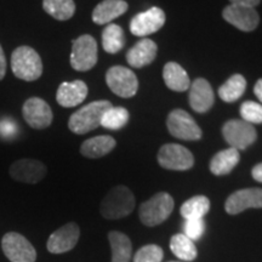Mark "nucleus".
<instances>
[{
	"mask_svg": "<svg viewBox=\"0 0 262 262\" xmlns=\"http://www.w3.org/2000/svg\"><path fill=\"white\" fill-rule=\"evenodd\" d=\"M113 107L107 100L94 101L74 112L68 120V129L77 135H85L101 125L103 114Z\"/></svg>",
	"mask_w": 262,
	"mask_h": 262,
	"instance_id": "1",
	"label": "nucleus"
},
{
	"mask_svg": "<svg viewBox=\"0 0 262 262\" xmlns=\"http://www.w3.org/2000/svg\"><path fill=\"white\" fill-rule=\"evenodd\" d=\"M11 70L18 79L35 81L42 74V62L40 55L28 45L16 48L11 54Z\"/></svg>",
	"mask_w": 262,
	"mask_h": 262,
	"instance_id": "2",
	"label": "nucleus"
},
{
	"mask_svg": "<svg viewBox=\"0 0 262 262\" xmlns=\"http://www.w3.org/2000/svg\"><path fill=\"white\" fill-rule=\"evenodd\" d=\"M135 203V196L126 186H116L104 195L101 202V215L107 220L123 219L133 212Z\"/></svg>",
	"mask_w": 262,
	"mask_h": 262,
	"instance_id": "3",
	"label": "nucleus"
},
{
	"mask_svg": "<svg viewBox=\"0 0 262 262\" xmlns=\"http://www.w3.org/2000/svg\"><path fill=\"white\" fill-rule=\"evenodd\" d=\"M173 205L175 203L169 193H157L140 206V220L148 227L158 226L168 220L173 210Z\"/></svg>",
	"mask_w": 262,
	"mask_h": 262,
	"instance_id": "4",
	"label": "nucleus"
},
{
	"mask_svg": "<svg viewBox=\"0 0 262 262\" xmlns=\"http://www.w3.org/2000/svg\"><path fill=\"white\" fill-rule=\"evenodd\" d=\"M98 60L97 41L93 35L83 34L72 41L71 66L78 72H88Z\"/></svg>",
	"mask_w": 262,
	"mask_h": 262,
	"instance_id": "5",
	"label": "nucleus"
},
{
	"mask_svg": "<svg viewBox=\"0 0 262 262\" xmlns=\"http://www.w3.org/2000/svg\"><path fill=\"white\" fill-rule=\"evenodd\" d=\"M222 136L229 147L244 150L256 141L257 133L253 124L241 119H231L222 126Z\"/></svg>",
	"mask_w": 262,
	"mask_h": 262,
	"instance_id": "6",
	"label": "nucleus"
},
{
	"mask_svg": "<svg viewBox=\"0 0 262 262\" xmlns=\"http://www.w3.org/2000/svg\"><path fill=\"white\" fill-rule=\"evenodd\" d=\"M106 83L113 94L123 98L135 96L139 89L136 74L123 66H113L107 71Z\"/></svg>",
	"mask_w": 262,
	"mask_h": 262,
	"instance_id": "7",
	"label": "nucleus"
},
{
	"mask_svg": "<svg viewBox=\"0 0 262 262\" xmlns=\"http://www.w3.org/2000/svg\"><path fill=\"white\" fill-rule=\"evenodd\" d=\"M166 126L173 137L185 141H198L202 139V129L191 114L183 110H173L166 119Z\"/></svg>",
	"mask_w": 262,
	"mask_h": 262,
	"instance_id": "8",
	"label": "nucleus"
},
{
	"mask_svg": "<svg viewBox=\"0 0 262 262\" xmlns=\"http://www.w3.org/2000/svg\"><path fill=\"white\" fill-rule=\"evenodd\" d=\"M157 159L162 168L175 171H186L194 165V157L191 150L178 143H168L160 147Z\"/></svg>",
	"mask_w": 262,
	"mask_h": 262,
	"instance_id": "9",
	"label": "nucleus"
},
{
	"mask_svg": "<svg viewBox=\"0 0 262 262\" xmlns=\"http://www.w3.org/2000/svg\"><path fill=\"white\" fill-rule=\"evenodd\" d=\"M5 256L11 262H35L37 251L25 235L17 232H8L2 239Z\"/></svg>",
	"mask_w": 262,
	"mask_h": 262,
	"instance_id": "10",
	"label": "nucleus"
},
{
	"mask_svg": "<svg viewBox=\"0 0 262 262\" xmlns=\"http://www.w3.org/2000/svg\"><path fill=\"white\" fill-rule=\"evenodd\" d=\"M22 117L33 129L42 130L51 125L54 114L51 107L40 97H29L22 106Z\"/></svg>",
	"mask_w": 262,
	"mask_h": 262,
	"instance_id": "11",
	"label": "nucleus"
},
{
	"mask_svg": "<svg viewBox=\"0 0 262 262\" xmlns=\"http://www.w3.org/2000/svg\"><path fill=\"white\" fill-rule=\"evenodd\" d=\"M9 173L15 181L35 185L47 176L48 168L40 160L18 159L10 165Z\"/></svg>",
	"mask_w": 262,
	"mask_h": 262,
	"instance_id": "12",
	"label": "nucleus"
},
{
	"mask_svg": "<svg viewBox=\"0 0 262 262\" xmlns=\"http://www.w3.org/2000/svg\"><path fill=\"white\" fill-rule=\"evenodd\" d=\"M165 24V12L160 8L153 6L147 11L140 12L130 21V32L136 37H146L158 32Z\"/></svg>",
	"mask_w": 262,
	"mask_h": 262,
	"instance_id": "13",
	"label": "nucleus"
},
{
	"mask_svg": "<svg viewBox=\"0 0 262 262\" xmlns=\"http://www.w3.org/2000/svg\"><path fill=\"white\" fill-rule=\"evenodd\" d=\"M80 237V229L75 222H68L56 229L48 239L47 248L51 254H63L71 251Z\"/></svg>",
	"mask_w": 262,
	"mask_h": 262,
	"instance_id": "14",
	"label": "nucleus"
},
{
	"mask_svg": "<svg viewBox=\"0 0 262 262\" xmlns=\"http://www.w3.org/2000/svg\"><path fill=\"white\" fill-rule=\"evenodd\" d=\"M250 208H262V188H244L232 193L225 203L229 215H238Z\"/></svg>",
	"mask_w": 262,
	"mask_h": 262,
	"instance_id": "15",
	"label": "nucleus"
},
{
	"mask_svg": "<svg viewBox=\"0 0 262 262\" xmlns=\"http://www.w3.org/2000/svg\"><path fill=\"white\" fill-rule=\"evenodd\" d=\"M222 17L228 24L243 32H251L257 28L260 16L254 8L231 4L226 6L222 11Z\"/></svg>",
	"mask_w": 262,
	"mask_h": 262,
	"instance_id": "16",
	"label": "nucleus"
},
{
	"mask_svg": "<svg viewBox=\"0 0 262 262\" xmlns=\"http://www.w3.org/2000/svg\"><path fill=\"white\" fill-rule=\"evenodd\" d=\"M215 102L210 83L204 78H196L189 86V104L196 113H206Z\"/></svg>",
	"mask_w": 262,
	"mask_h": 262,
	"instance_id": "17",
	"label": "nucleus"
},
{
	"mask_svg": "<svg viewBox=\"0 0 262 262\" xmlns=\"http://www.w3.org/2000/svg\"><path fill=\"white\" fill-rule=\"evenodd\" d=\"M88 93H89V89L83 80L64 81L58 86L56 101L60 106L64 108L75 107L84 102Z\"/></svg>",
	"mask_w": 262,
	"mask_h": 262,
	"instance_id": "18",
	"label": "nucleus"
},
{
	"mask_svg": "<svg viewBox=\"0 0 262 262\" xmlns=\"http://www.w3.org/2000/svg\"><path fill=\"white\" fill-rule=\"evenodd\" d=\"M158 47L152 39L142 38L126 52V61L131 67L142 68L156 60Z\"/></svg>",
	"mask_w": 262,
	"mask_h": 262,
	"instance_id": "19",
	"label": "nucleus"
},
{
	"mask_svg": "<svg viewBox=\"0 0 262 262\" xmlns=\"http://www.w3.org/2000/svg\"><path fill=\"white\" fill-rule=\"evenodd\" d=\"M127 8L129 5L124 0H103L95 6L93 11L94 24L98 26L110 24L114 18L125 14Z\"/></svg>",
	"mask_w": 262,
	"mask_h": 262,
	"instance_id": "20",
	"label": "nucleus"
},
{
	"mask_svg": "<svg viewBox=\"0 0 262 262\" xmlns=\"http://www.w3.org/2000/svg\"><path fill=\"white\" fill-rule=\"evenodd\" d=\"M117 142L112 136L100 135L84 141L80 146L81 156L90 159L102 158L116 148Z\"/></svg>",
	"mask_w": 262,
	"mask_h": 262,
	"instance_id": "21",
	"label": "nucleus"
},
{
	"mask_svg": "<svg viewBox=\"0 0 262 262\" xmlns=\"http://www.w3.org/2000/svg\"><path fill=\"white\" fill-rule=\"evenodd\" d=\"M163 78L166 86L172 91L183 93L191 86V80H189L187 72L176 62H168L164 66Z\"/></svg>",
	"mask_w": 262,
	"mask_h": 262,
	"instance_id": "22",
	"label": "nucleus"
},
{
	"mask_svg": "<svg viewBox=\"0 0 262 262\" xmlns=\"http://www.w3.org/2000/svg\"><path fill=\"white\" fill-rule=\"evenodd\" d=\"M239 160H241V155L235 148L229 147L220 150L210 160V171L216 176L228 175L238 165Z\"/></svg>",
	"mask_w": 262,
	"mask_h": 262,
	"instance_id": "23",
	"label": "nucleus"
},
{
	"mask_svg": "<svg viewBox=\"0 0 262 262\" xmlns=\"http://www.w3.org/2000/svg\"><path fill=\"white\" fill-rule=\"evenodd\" d=\"M108 241L112 249V262H130L133 245L126 234L112 231L108 233Z\"/></svg>",
	"mask_w": 262,
	"mask_h": 262,
	"instance_id": "24",
	"label": "nucleus"
},
{
	"mask_svg": "<svg viewBox=\"0 0 262 262\" xmlns=\"http://www.w3.org/2000/svg\"><path fill=\"white\" fill-rule=\"evenodd\" d=\"M247 89V80L242 74H233L229 79L219 88V96L227 103L239 100Z\"/></svg>",
	"mask_w": 262,
	"mask_h": 262,
	"instance_id": "25",
	"label": "nucleus"
},
{
	"mask_svg": "<svg viewBox=\"0 0 262 262\" xmlns=\"http://www.w3.org/2000/svg\"><path fill=\"white\" fill-rule=\"evenodd\" d=\"M210 210V201L205 195H195L183 203L180 212L185 220L203 219Z\"/></svg>",
	"mask_w": 262,
	"mask_h": 262,
	"instance_id": "26",
	"label": "nucleus"
},
{
	"mask_svg": "<svg viewBox=\"0 0 262 262\" xmlns=\"http://www.w3.org/2000/svg\"><path fill=\"white\" fill-rule=\"evenodd\" d=\"M125 45L124 31L120 26L110 24L102 31V48L107 54H118Z\"/></svg>",
	"mask_w": 262,
	"mask_h": 262,
	"instance_id": "27",
	"label": "nucleus"
},
{
	"mask_svg": "<svg viewBox=\"0 0 262 262\" xmlns=\"http://www.w3.org/2000/svg\"><path fill=\"white\" fill-rule=\"evenodd\" d=\"M170 249L176 257L182 261H193L198 256L194 242L183 233L172 235L170 239Z\"/></svg>",
	"mask_w": 262,
	"mask_h": 262,
	"instance_id": "28",
	"label": "nucleus"
},
{
	"mask_svg": "<svg viewBox=\"0 0 262 262\" xmlns=\"http://www.w3.org/2000/svg\"><path fill=\"white\" fill-rule=\"evenodd\" d=\"M42 9L55 19L67 21L73 17L75 4L73 0H42Z\"/></svg>",
	"mask_w": 262,
	"mask_h": 262,
	"instance_id": "29",
	"label": "nucleus"
},
{
	"mask_svg": "<svg viewBox=\"0 0 262 262\" xmlns=\"http://www.w3.org/2000/svg\"><path fill=\"white\" fill-rule=\"evenodd\" d=\"M130 114L124 107H111L103 114L101 120V126L108 130H119L129 122Z\"/></svg>",
	"mask_w": 262,
	"mask_h": 262,
	"instance_id": "30",
	"label": "nucleus"
},
{
	"mask_svg": "<svg viewBox=\"0 0 262 262\" xmlns=\"http://www.w3.org/2000/svg\"><path fill=\"white\" fill-rule=\"evenodd\" d=\"M242 120L249 124H262V104L245 101L241 106Z\"/></svg>",
	"mask_w": 262,
	"mask_h": 262,
	"instance_id": "31",
	"label": "nucleus"
},
{
	"mask_svg": "<svg viewBox=\"0 0 262 262\" xmlns=\"http://www.w3.org/2000/svg\"><path fill=\"white\" fill-rule=\"evenodd\" d=\"M164 257L163 249L156 244H148L136 251L134 262H160Z\"/></svg>",
	"mask_w": 262,
	"mask_h": 262,
	"instance_id": "32",
	"label": "nucleus"
},
{
	"mask_svg": "<svg viewBox=\"0 0 262 262\" xmlns=\"http://www.w3.org/2000/svg\"><path fill=\"white\" fill-rule=\"evenodd\" d=\"M205 231V221L203 219L196 220H186L183 224V234L188 237L191 241H198L202 238Z\"/></svg>",
	"mask_w": 262,
	"mask_h": 262,
	"instance_id": "33",
	"label": "nucleus"
},
{
	"mask_svg": "<svg viewBox=\"0 0 262 262\" xmlns=\"http://www.w3.org/2000/svg\"><path fill=\"white\" fill-rule=\"evenodd\" d=\"M6 70H8V61H6L5 52L3 50V47L0 45V81L5 78Z\"/></svg>",
	"mask_w": 262,
	"mask_h": 262,
	"instance_id": "34",
	"label": "nucleus"
},
{
	"mask_svg": "<svg viewBox=\"0 0 262 262\" xmlns=\"http://www.w3.org/2000/svg\"><path fill=\"white\" fill-rule=\"evenodd\" d=\"M231 4L234 5H241V6H247V8H254L257 6L261 3V0H229Z\"/></svg>",
	"mask_w": 262,
	"mask_h": 262,
	"instance_id": "35",
	"label": "nucleus"
},
{
	"mask_svg": "<svg viewBox=\"0 0 262 262\" xmlns=\"http://www.w3.org/2000/svg\"><path fill=\"white\" fill-rule=\"evenodd\" d=\"M251 175H253L255 181L262 183V163L254 166L253 170H251Z\"/></svg>",
	"mask_w": 262,
	"mask_h": 262,
	"instance_id": "36",
	"label": "nucleus"
},
{
	"mask_svg": "<svg viewBox=\"0 0 262 262\" xmlns=\"http://www.w3.org/2000/svg\"><path fill=\"white\" fill-rule=\"evenodd\" d=\"M254 93L258 98V101L262 103V79H258L256 81V84H255V88H254Z\"/></svg>",
	"mask_w": 262,
	"mask_h": 262,
	"instance_id": "37",
	"label": "nucleus"
},
{
	"mask_svg": "<svg viewBox=\"0 0 262 262\" xmlns=\"http://www.w3.org/2000/svg\"><path fill=\"white\" fill-rule=\"evenodd\" d=\"M170 262H179V261H170Z\"/></svg>",
	"mask_w": 262,
	"mask_h": 262,
	"instance_id": "38",
	"label": "nucleus"
}]
</instances>
